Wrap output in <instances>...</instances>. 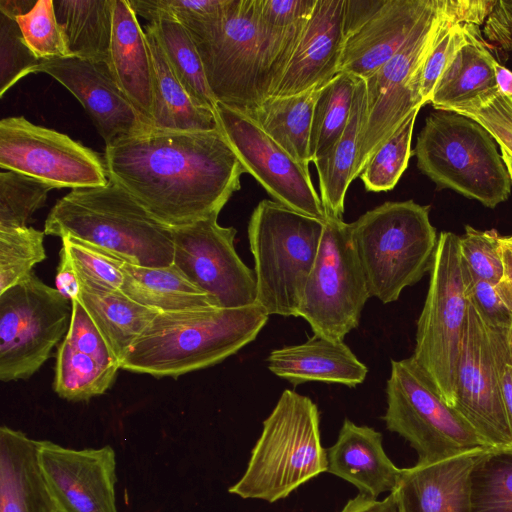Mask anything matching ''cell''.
<instances>
[{
	"label": "cell",
	"mask_w": 512,
	"mask_h": 512,
	"mask_svg": "<svg viewBox=\"0 0 512 512\" xmlns=\"http://www.w3.org/2000/svg\"><path fill=\"white\" fill-rule=\"evenodd\" d=\"M109 179L177 228L219 215L246 173L220 129H154L105 147Z\"/></svg>",
	"instance_id": "1"
},
{
	"label": "cell",
	"mask_w": 512,
	"mask_h": 512,
	"mask_svg": "<svg viewBox=\"0 0 512 512\" xmlns=\"http://www.w3.org/2000/svg\"><path fill=\"white\" fill-rule=\"evenodd\" d=\"M268 319L258 304L160 312L130 346L120 368L176 378L210 367L252 342Z\"/></svg>",
	"instance_id": "2"
},
{
	"label": "cell",
	"mask_w": 512,
	"mask_h": 512,
	"mask_svg": "<svg viewBox=\"0 0 512 512\" xmlns=\"http://www.w3.org/2000/svg\"><path fill=\"white\" fill-rule=\"evenodd\" d=\"M44 233L77 238L133 265L167 267L173 262L172 228L111 179L60 198L45 220Z\"/></svg>",
	"instance_id": "3"
},
{
	"label": "cell",
	"mask_w": 512,
	"mask_h": 512,
	"mask_svg": "<svg viewBox=\"0 0 512 512\" xmlns=\"http://www.w3.org/2000/svg\"><path fill=\"white\" fill-rule=\"evenodd\" d=\"M495 0H435L397 53L365 79L366 120L358 141L352 180L376 150L416 108H421L420 77L442 31L456 21L484 24Z\"/></svg>",
	"instance_id": "4"
},
{
	"label": "cell",
	"mask_w": 512,
	"mask_h": 512,
	"mask_svg": "<svg viewBox=\"0 0 512 512\" xmlns=\"http://www.w3.org/2000/svg\"><path fill=\"white\" fill-rule=\"evenodd\" d=\"M319 424L317 405L309 397L284 390L263 422L243 476L229 493L274 503L327 472Z\"/></svg>",
	"instance_id": "5"
},
{
	"label": "cell",
	"mask_w": 512,
	"mask_h": 512,
	"mask_svg": "<svg viewBox=\"0 0 512 512\" xmlns=\"http://www.w3.org/2000/svg\"><path fill=\"white\" fill-rule=\"evenodd\" d=\"M430 206L387 201L350 223L370 297L387 304L429 272L438 236Z\"/></svg>",
	"instance_id": "6"
},
{
	"label": "cell",
	"mask_w": 512,
	"mask_h": 512,
	"mask_svg": "<svg viewBox=\"0 0 512 512\" xmlns=\"http://www.w3.org/2000/svg\"><path fill=\"white\" fill-rule=\"evenodd\" d=\"M418 169L438 189H451L487 208L506 201L511 179L492 135L449 110L430 113L412 150Z\"/></svg>",
	"instance_id": "7"
},
{
	"label": "cell",
	"mask_w": 512,
	"mask_h": 512,
	"mask_svg": "<svg viewBox=\"0 0 512 512\" xmlns=\"http://www.w3.org/2000/svg\"><path fill=\"white\" fill-rule=\"evenodd\" d=\"M324 222L264 199L248 223L256 303L270 315L297 317Z\"/></svg>",
	"instance_id": "8"
},
{
	"label": "cell",
	"mask_w": 512,
	"mask_h": 512,
	"mask_svg": "<svg viewBox=\"0 0 512 512\" xmlns=\"http://www.w3.org/2000/svg\"><path fill=\"white\" fill-rule=\"evenodd\" d=\"M467 308L460 236L443 231L429 270V286L411 357L451 408Z\"/></svg>",
	"instance_id": "9"
},
{
	"label": "cell",
	"mask_w": 512,
	"mask_h": 512,
	"mask_svg": "<svg viewBox=\"0 0 512 512\" xmlns=\"http://www.w3.org/2000/svg\"><path fill=\"white\" fill-rule=\"evenodd\" d=\"M386 400V428L409 442L417 452V463H433L490 448L441 399L412 357L391 360Z\"/></svg>",
	"instance_id": "10"
},
{
	"label": "cell",
	"mask_w": 512,
	"mask_h": 512,
	"mask_svg": "<svg viewBox=\"0 0 512 512\" xmlns=\"http://www.w3.org/2000/svg\"><path fill=\"white\" fill-rule=\"evenodd\" d=\"M181 24L195 44L216 101L244 114L254 111L264 100L255 0H231L221 17Z\"/></svg>",
	"instance_id": "11"
},
{
	"label": "cell",
	"mask_w": 512,
	"mask_h": 512,
	"mask_svg": "<svg viewBox=\"0 0 512 512\" xmlns=\"http://www.w3.org/2000/svg\"><path fill=\"white\" fill-rule=\"evenodd\" d=\"M369 298L350 223L327 214L297 317L305 319L314 334L343 341L358 327Z\"/></svg>",
	"instance_id": "12"
},
{
	"label": "cell",
	"mask_w": 512,
	"mask_h": 512,
	"mask_svg": "<svg viewBox=\"0 0 512 512\" xmlns=\"http://www.w3.org/2000/svg\"><path fill=\"white\" fill-rule=\"evenodd\" d=\"M72 306L34 273L0 293V380L28 379L66 335Z\"/></svg>",
	"instance_id": "13"
},
{
	"label": "cell",
	"mask_w": 512,
	"mask_h": 512,
	"mask_svg": "<svg viewBox=\"0 0 512 512\" xmlns=\"http://www.w3.org/2000/svg\"><path fill=\"white\" fill-rule=\"evenodd\" d=\"M0 168L39 179L53 189L109 182L105 160L97 152L23 116L0 121Z\"/></svg>",
	"instance_id": "14"
},
{
	"label": "cell",
	"mask_w": 512,
	"mask_h": 512,
	"mask_svg": "<svg viewBox=\"0 0 512 512\" xmlns=\"http://www.w3.org/2000/svg\"><path fill=\"white\" fill-rule=\"evenodd\" d=\"M214 215L172 228V265L195 287L211 296L218 307L251 306L257 299L254 270L236 252L237 230L223 227Z\"/></svg>",
	"instance_id": "15"
},
{
	"label": "cell",
	"mask_w": 512,
	"mask_h": 512,
	"mask_svg": "<svg viewBox=\"0 0 512 512\" xmlns=\"http://www.w3.org/2000/svg\"><path fill=\"white\" fill-rule=\"evenodd\" d=\"M219 129L251 174L274 201L325 221L326 210L312 183L309 168L296 161L252 118L217 103Z\"/></svg>",
	"instance_id": "16"
},
{
	"label": "cell",
	"mask_w": 512,
	"mask_h": 512,
	"mask_svg": "<svg viewBox=\"0 0 512 512\" xmlns=\"http://www.w3.org/2000/svg\"><path fill=\"white\" fill-rule=\"evenodd\" d=\"M493 449L512 450V432L503 403L487 329L468 301L452 407Z\"/></svg>",
	"instance_id": "17"
},
{
	"label": "cell",
	"mask_w": 512,
	"mask_h": 512,
	"mask_svg": "<svg viewBox=\"0 0 512 512\" xmlns=\"http://www.w3.org/2000/svg\"><path fill=\"white\" fill-rule=\"evenodd\" d=\"M435 0H346L339 72L363 80L389 61Z\"/></svg>",
	"instance_id": "18"
},
{
	"label": "cell",
	"mask_w": 512,
	"mask_h": 512,
	"mask_svg": "<svg viewBox=\"0 0 512 512\" xmlns=\"http://www.w3.org/2000/svg\"><path fill=\"white\" fill-rule=\"evenodd\" d=\"M37 460L54 512H117L111 446L75 450L38 440Z\"/></svg>",
	"instance_id": "19"
},
{
	"label": "cell",
	"mask_w": 512,
	"mask_h": 512,
	"mask_svg": "<svg viewBox=\"0 0 512 512\" xmlns=\"http://www.w3.org/2000/svg\"><path fill=\"white\" fill-rule=\"evenodd\" d=\"M40 72L50 75L76 97L105 146L152 128L121 90L107 64L70 56L41 60Z\"/></svg>",
	"instance_id": "20"
},
{
	"label": "cell",
	"mask_w": 512,
	"mask_h": 512,
	"mask_svg": "<svg viewBox=\"0 0 512 512\" xmlns=\"http://www.w3.org/2000/svg\"><path fill=\"white\" fill-rule=\"evenodd\" d=\"M71 306L69 328L57 349L53 389L68 401H86L110 388L120 361L83 305L75 300Z\"/></svg>",
	"instance_id": "21"
},
{
	"label": "cell",
	"mask_w": 512,
	"mask_h": 512,
	"mask_svg": "<svg viewBox=\"0 0 512 512\" xmlns=\"http://www.w3.org/2000/svg\"><path fill=\"white\" fill-rule=\"evenodd\" d=\"M493 450L477 449L402 469L391 492L399 512H471L473 471Z\"/></svg>",
	"instance_id": "22"
},
{
	"label": "cell",
	"mask_w": 512,
	"mask_h": 512,
	"mask_svg": "<svg viewBox=\"0 0 512 512\" xmlns=\"http://www.w3.org/2000/svg\"><path fill=\"white\" fill-rule=\"evenodd\" d=\"M345 6L346 0H316L310 19L272 96H290L322 87L339 73L345 39Z\"/></svg>",
	"instance_id": "23"
},
{
	"label": "cell",
	"mask_w": 512,
	"mask_h": 512,
	"mask_svg": "<svg viewBox=\"0 0 512 512\" xmlns=\"http://www.w3.org/2000/svg\"><path fill=\"white\" fill-rule=\"evenodd\" d=\"M327 459V472L351 483L358 494L372 499L391 493L402 472L386 454L380 432L347 418L336 442L327 449Z\"/></svg>",
	"instance_id": "24"
},
{
	"label": "cell",
	"mask_w": 512,
	"mask_h": 512,
	"mask_svg": "<svg viewBox=\"0 0 512 512\" xmlns=\"http://www.w3.org/2000/svg\"><path fill=\"white\" fill-rule=\"evenodd\" d=\"M268 369L293 386L324 382L356 387L366 379L368 368L343 342L313 334L302 344L274 349Z\"/></svg>",
	"instance_id": "25"
},
{
	"label": "cell",
	"mask_w": 512,
	"mask_h": 512,
	"mask_svg": "<svg viewBox=\"0 0 512 512\" xmlns=\"http://www.w3.org/2000/svg\"><path fill=\"white\" fill-rule=\"evenodd\" d=\"M108 67L121 90L151 125V56L145 31L129 0H114Z\"/></svg>",
	"instance_id": "26"
},
{
	"label": "cell",
	"mask_w": 512,
	"mask_h": 512,
	"mask_svg": "<svg viewBox=\"0 0 512 512\" xmlns=\"http://www.w3.org/2000/svg\"><path fill=\"white\" fill-rule=\"evenodd\" d=\"M315 4L316 0H255L264 100L279 85Z\"/></svg>",
	"instance_id": "27"
},
{
	"label": "cell",
	"mask_w": 512,
	"mask_h": 512,
	"mask_svg": "<svg viewBox=\"0 0 512 512\" xmlns=\"http://www.w3.org/2000/svg\"><path fill=\"white\" fill-rule=\"evenodd\" d=\"M38 440L0 428V512H54L37 460Z\"/></svg>",
	"instance_id": "28"
},
{
	"label": "cell",
	"mask_w": 512,
	"mask_h": 512,
	"mask_svg": "<svg viewBox=\"0 0 512 512\" xmlns=\"http://www.w3.org/2000/svg\"><path fill=\"white\" fill-rule=\"evenodd\" d=\"M144 31L152 64V127L167 131L219 129L215 112L197 105L173 73L149 23Z\"/></svg>",
	"instance_id": "29"
},
{
	"label": "cell",
	"mask_w": 512,
	"mask_h": 512,
	"mask_svg": "<svg viewBox=\"0 0 512 512\" xmlns=\"http://www.w3.org/2000/svg\"><path fill=\"white\" fill-rule=\"evenodd\" d=\"M121 292L157 312L218 307L215 300L191 284L173 265L143 267L124 262Z\"/></svg>",
	"instance_id": "30"
},
{
	"label": "cell",
	"mask_w": 512,
	"mask_h": 512,
	"mask_svg": "<svg viewBox=\"0 0 512 512\" xmlns=\"http://www.w3.org/2000/svg\"><path fill=\"white\" fill-rule=\"evenodd\" d=\"M366 85L359 79L356 85L351 115L348 124L334 146L325 157L313 162L319 178L322 204L328 215L342 218L344 202L358 154V141L366 120Z\"/></svg>",
	"instance_id": "31"
},
{
	"label": "cell",
	"mask_w": 512,
	"mask_h": 512,
	"mask_svg": "<svg viewBox=\"0 0 512 512\" xmlns=\"http://www.w3.org/2000/svg\"><path fill=\"white\" fill-rule=\"evenodd\" d=\"M321 87L290 96H271L251 113L252 118L296 161L309 168L313 110Z\"/></svg>",
	"instance_id": "32"
},
{
	"label": "cell",
	"mask_w": 512,
	"mask_h": 512,
	"mask_svg": "<svg viewBox=\"0 0 512 512\" xmlns=\"http://www.w3.org/2000/svg\"><path fill=\"white\" fill-rule=\"evenodd\" d=\"M71 56L108 65L114 0H53Z\"/></svg>",
	"instance_id": "33"
},
{
	"label": "cell",
	"mask_w": 512,
	"mask_h": 512,
	"mask_svg": "<svg viewBox=\"0 0 512 512\" xmlns=\"http://www.w3.org/2000/svg\"><path fill=\"white\" fill-rule=\"evenodd\" d=\"M78 301L120 362L133 342L160 313L138 304L121 291L81 287Z\"/></svg>",
	"instance_id": "34"
},
{
	"label": "cell",
	"mask_w": 512,
	"mask_h": 512,
	"mask_svg": "<svg viewBox=\"0 0 512 512\" xmlns=\"http://www.w3.org/2000/svg\"><path fill=\"white\" fill-rule=\"evenodd\" d=\"M497 62L481 33L464 45L437 81L429 103L436 110H448L476 94L497 87Z\"/></svg>",
	"instance_id": "35"
},
{
	"label": "cell",
	"mask_w": 512,
	"mask_h": 512,
	"mask_svg": "<svg viewBox=\"0 0 512 512\" xmlns=\"http://www.w3.org/2000/svg\"><path fill=\"white\" fill-rule=\"evenodd\" d=\"M148 23L166 59L186 92L199 106L215 112L217 101L207 82L199 53L184 26L167 14H156Z\"/></svg>",
	"instance_id": "36"
},
{
	"label": "cell",
	"mask_w": 512,
	"mask_h": 512,
	"mask_svg": "<svg viewBox=\"0 0 512 512\" xmlns=\"http://www.w3.org/2000/svg\"><path fill=\"white\" fill-rule=\"evenodd\" d=\"M359 79L352 74L339 72L320 88L309 140L312 163L329 154L342 136L351 115Z\"/></svg>",
	"instance_id": "37"
},
{
	"label": "cell",
	"mask_w": 512,
	"mask_h": 512,
	"mask_svg": "<svg viewBox=\"0 0 512 512\" xmlns=\"http://www.w3.org/2000/svg\"><path fill=\"white\" fill-rule=\"evenodd\" d=\"M419 110L416 108L409 114L366 164L359 176L366 191L386 192L398 183L412 155V134Z\"/></svg>",
	"instance_id": "38"
},
{
	"label": "cell",
	"mask_w": 512,
	"mask_h": 512,
	"mask_svg": "<svg viewBox=\"0 0 512 512\" xmlns=\"http://www.w3.org/2000/svg\"><path fill=\"white\" fill-rule=\"evenodd\" d=\"M471 512H512V450H493L474 469Z\"/></svg>",
	"instance_id": "39"
},
{
	"label": "cell",
	"mask_w": 512,
	"mask_h": 512,
	"mask_svg": "<svg viewBox=\"0 0 512 512\" xmlns=\"http://www.w3.org/2000/svg\"><path fill=\"white\" fill-rule=\"evenodd\" d=\"M44 235L28 226L0 229V293L28 279L46 259Z\"/></svg>",
	"instance_id": "40"
},
{
	"label": "cell",
	"mask_w": 512,
	"mask_h": 512,
	"mask_svg": "<svg viewBox=\"0 0 512 512\" xmlns=\"http://www.w3.org/2000/svg\"><path fill=\"white\" fill-rule=\"evenodd\" d=\"M53 189L45 182L15 171L0 173V229L26 227L27 221Z\"/></svg>",
	"instance_id": "41"
},
{
	"label": "cell",
	"mask_w": 512,
	"mask_h": 512,
	"mask_svg": "<svg viewBox=\"0 0 512 512\" xmlns=\"http://www.w3.org/2000/svg\"><path fill=\"white\" fill-rule=\"evenodd\" d=\"M81 287L98 291H121L123 260L113 254L71 236L61 238Z\"/></svg>",
	"instance_id": "42"
},
{
	"label": "cell",
	"mask_w": 512,
	"mask_h": 512,
	"mask_svg": "<svg viewBox=\"0 0 512 512\" xmlns=\"http://www.w3.org/2000/svg\"><path fill=\"white\" fill-rule=\"evenodd\" d=\"M24 40L40 60L70 57L64 33L57 21L54 1L37 0L26 14L16 17Z\"/></svg>",
	"instance_id": "43"
},
{
	"label": "cell",
	"mask_w": 512,
	"mask_h": 512,
	"mask_svg": "<svg viewBox=\"0 0 512 512\" xmlns=\"http://www.w3.org/2000/svg\"><path fill=\"white\" fill-rule=\"evenodd\" d=\"M482 125L512 157V98L498 87L487 89L450 109Z\"/></svg>",
	"instance_id": "44"
},
{
	"label": "cell",
	"mask_w": 512,
	"mask_h": 512,
	"mask_svg": "<svg viewBox=\"0 0 512 512\" xmlns=\"http://www.w3.org/2000/svg\"><path fill=\"white\" fill-rule=\"evenodd\" d=\"M40 62L26 44L16 19L0 13V97L23 77L38 73Z\"/></svg>",
	"instance_id": "45"
},
{
	"label": "cell",
	"mask_w": 512,
	"mask_h": 512,
	"mask_svg": "<svg viewBox=\"0 0 512 512\" xmlns=\"http://www.w3.org/2000/svg\"><path fill=\"white\" fill-rule=\"evenodd\" d=\"M480 33V26L461 21L449 24L442 31L423 64L420 77L422 106L429 103L437 81L458 50Z\"/></svg>",
	"instance_id": "46"
},
{
	"label": "cell",
	"mask_w": 512,
	"mask_h": 512,
	"mask_svg": "<svg viewBox=\"0 0 512 512\" xmlns=\"http://www.w3.org/2000/svg\"><path fill=\"white\" fill-rule=\"evenodd\" d=\"M500 235L496 229L481 231L465 226L460 236V253L463 264L476 279L497 285L503 273L499 253Z\"/></svg>",
	"instance_id": "47"
},
{
	"label": "cell",
	"mask_w": 512,
	"mask_h": 512,
	"mask_svg": "<svg viewBox=\"0 0 512 512\" xmlns=\"http://www.w3.org/2000/svg\"><path fill=\"white\" fill-rule=\"evenodd\" d=\"M231 0H129L136 15L149 21L156 14H167L178 22L221 17Z\"/></svg>",
	"instance_id": "48"
},
{
	"label": "cell",
	"mask_w": 512,
	"mask_h": 512,
	"mask_svg": "<svg viewBox=\"0 0 512 512\" xmlns=\"http://www.w3.org/2000/svg\"><path fill=\"white\" fill-rule=\"evenodd\" d=\"M468 301L475 307L484 324L512 338V315L495 284L476 279L463 264Z\"/></svg>",
	"instance_id": "49"
},
{
	"label": "cell",
	"mask_w": 512,
	"mask_h": 512,
	"mask_svg": "<svg viewBox=\"0 0 512 512\" xmlns=\"http://www.w3.org/2000/svg\"><path fill=\"white\" fill-rule=\"evenodd\" d=\"M485 327L490 337L500 391L512 432V338L486 325Z\"/></svg>",
	"instance_id": "50"
},
{
	"label": "cell",
	"mask_w": 512,
	"mask_h": 512,
	"mask_svg": "<svg viewBox=\"0 0 512 512\" xmlns=\"http://www.w3.org/2000/svg\"><path fill=\"white\" fill-rule=\"evenodd\" d=\"M483 31L490 42L512 55V0H496Z\"/></svg>",
	"instance_id": "51"
},
{
	"label": "cell",
	"mask_w": 512,
	"mask_h": 512,
	"mask_svg": "<svg viewBox=\"0 0 512 512\" xmlns=\"http://www.w3.org/2000/svg\"><path fill=\"white\" fill-rule=\"evenodd\" d=\"M56 290L68 301L78 300L81 284L77 273L63 248L59 253V264L55 277Z\"/></svg>",
	"instance_id": "52"
},
{
	"label": "cell",
	"mask_w": 512,
	"mask_h": 512,
	"mask_svg": "<svg viewBox=\"0 0 512 512\" xmlns=\"http://www.w3.org/2000/svg\"><path fill=\"white\" fill-rule=\"evenodd\" d=\"M499 253L502 260L503 273L496 287L512 315V234L500 236Z\"/></svg>",
	"instance_id": "53"
},
{
	"label": "cell",
	"mask_w": 512,
	"mask_h": 512,
	"mask_svg": "<svg viewBox=\"0 0 512 512\" xmlns=\"http://www.w3.org/2000/svg\"><path fill=\"white\" fill-rule=\"evenodd\" d=\"M339 512H399V510L392 493L382 500L358 494L350 499Z\"/></svg>",
	"instance_id": "54"
},
{
	"label": "cell",
	"mask_w": 512,
	"mask_h": 512,
	"mask_svg": "<svg viewBox=\"0 0 512 512\" xmlns=\"http://www.w3.org/2000/svg\"><path fill=\"white\" fill-rule=\"evenodd\" d=\"M37 0H0V13L15 18L28 13Z\"/></svg>",
	"instance_id": "55"
},
{
	"label": "cell",
	"mask_w": 512,
	"mask_h": 512,
	"mask_svg": "<svg viewBox=\"0 0 512 512\" xmlns=\"http://www.w3.org/2000/svg\"><path fill=\"white\" fill-rule=\"evenodd\" d=\"M495 80L498 89L512 98V71L498 61L494 65Z\"/></svg>",
	"instance_id": "56"
},
{
	"label": "cell",
	"mask_w": 512,
	"mask_h": 512,
	"mask_svg": "<svg viewBox=\"0 0 512 512\" xmlns=\"http://www.w3.org/2000/svg\"><path fill=\"white\" fill-rule=\"evenodd\" d=\"M500 151H501V156H502L503 162L506 166V169L509 173L511 183H512V157L505 150L500 149Z\"/></svg>",
	"instance_id": "57"
}]
</instances>
